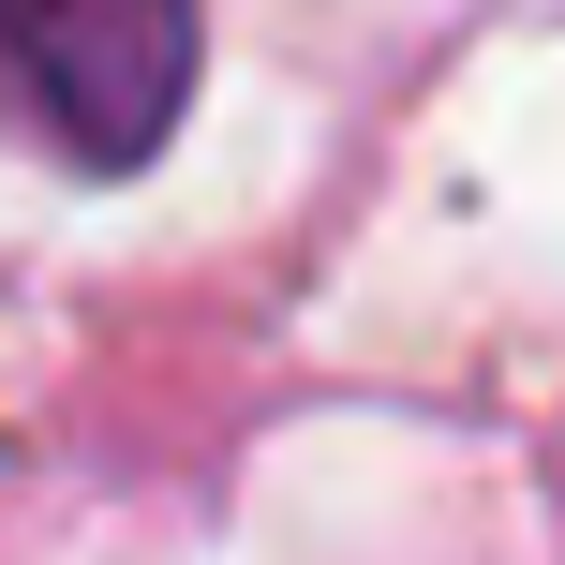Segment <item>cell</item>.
<instances>
[{
  "label": "cell",
  "mask_w": 565,
  "mask_h": 565,
  "mask_svg": "<svg viewBox=\"0 0 565 565\" xmlns=\"http://www.w3.org/2000/svg\"><path fill=\"white\" fill-rule=\"evenodd\" d=\"M194 0H0V135L135 179L194 105Z\"/></svg>",
  "instance_id": "cell-1"
}]
</instances>
